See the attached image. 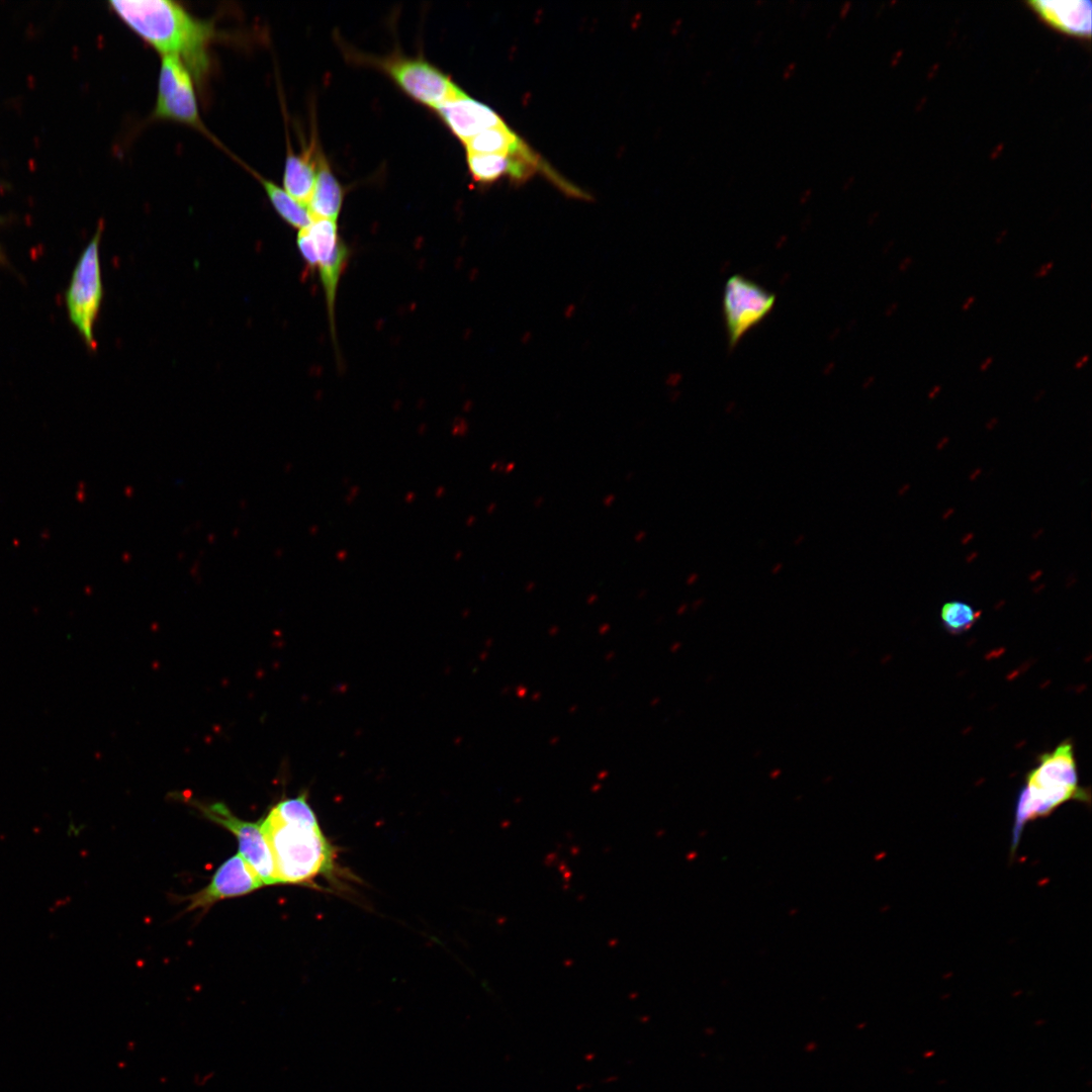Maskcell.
<instances>
[{
    "label": "cell",
    "instance_id": "cell-17",
    "mask_svg": "<svg viewBox=\"0 0 1092 1092\" xmlns=\"http://www.w3.org/2000/svg\"><path fill=\"white\" fill-rule=\"evenodd\" d=\"M255 176L261 182L276 212L287 223L299 230L310 224L312 217L305 205L296 201L284 190V188H281L274 182L256 173Z\"/></svg>",
    "mask_w": 1092,
    "mask_h": 1092
},
{
    "label": "cell",
    "instance_id": "cell-16",
    "mask_svg": "<svg viewBox=\"0 0 1092 1092\" xmlns=\"http://www.w3.org/2000/svg\"><path fill=\"white\" fill-rule=\"evenodd\" d=\"M467 154L514 155L527 145L506 123L485 129L464 144Z\"/></svg>",
    "mask_w": 1092,
    "mask_h": 1092
},
{
    "label": "cell",
    "instance_id": "cell-15",
    "mask_svg": "<svg viewBox=\"0 0 1092 1092\" xmlns=\"http://www.w3.org/2000/svg\"><path fill=\"white\" fill-rule=\"evenodd\" d=\"M343 188L322 153H318L316 176L310 199L306 205L312 219L324 218L337 221L343 203Z\"/></svg>",
    "mask_w": 1092,
    "mask_h": 1092
},
{
    "label": "cell",
    "instance_id": "cell-19",
    "mask_svg": "<svg viewBox=\"0 0 1092 1092\" xmlns=\"http://www.w3.org/2000/svg\"><path fill=\"white\" fill-rule=\"evenodd\" d=\"M296 242L298 250L307 266L311 269L315 268L317 266V253L306 228L299 230Z\"/></svg>",
    "mask_w": 1092,
    "mask_h": 1092
},
{
    "label": "cell",
    "instance_id": "cell-28",
    "mask_svg": "<svg viewBox=\"0 0 1092 1092\" xmlns=\"http://www.w3.org/2000/svg\"><path fill=\"white\" fill-rule=\"evenodd\" d=\"M939 390H940V386H939V385H936V386H935V387H934V388L932 389V391H931V392L929 393V397H933V396H934V395H935V394H936V393H937V392H938Z\"/></svg>",
    "mask_w": 1092,
    "mask_h": 1092
},
{
    "label": "cell",
    "instance_id": "cell-18",
    "mask_svg": "<svg viewBox=\"0 0 1092 1092\" xmlns=\"http://www.w3.org/2000/svg\"><path fill=\"white\" fill-rule=\"evenodd\" d=\"M981 613L962 601H949L940 609V620L944 629L954 635L970 630L979 620Z\"/></svg>",
    "mask_w": 1092,
    "mask_h": 1092
},
{
    "label": "cell",
    "instance_id": "cell-14",
    "mask_svg": "<svg viewBox=\"0 0 1092 1092\" xmlns=\"http://www.w3.org/2000/svg\"><path fill=\"white\" fill-rule=\"evenodd\" d=\"M312 142L302 153L295 154L290 145L285 159L283 188L296 201L307 205L315 182L318 152Z\"/></svg>",
    "mask_w": 1092,
    "mask_h": 1092
},
{
    "label": "cell",
    "instance_id": "cell-27",
    "mask_svg": "<svg viewBox=\"0 0 1092 1092\" xmlns=\"http://www.w3.org/2000/svg\"><path fill=\"white\" fill-rule=\"evenodd\" d=\"M835 28H836V23H833V24H831L829 26V28L827 30V34H826L827 38H829L832 35V33L835 31Z\"/></svg>",
    "mask_w": 1092,
    "mask_h": 1092
},
{
    "label": "cell",
    "instance_id": "cell-30",
    "mask_svg": "<svg viewBox=\"0 0 1092 1092\" xmlns=\"http://www.w3.org/2000/svg\"><path fill=\"white\" fill-rule=\"evenodd\" d=\"M3 261H4V256H3V253H2V251L0 249V262H3Z\"/></svg>",
    "mask_w": 1092,
    "mask_h": 1092
},
{
    "label": "cell",
    "instance_id": "cell-9",
    "mask_svg": "<svg viewBox=\"0 0 1092 1092\" xmlns=\"http://www.w3.org/2000/svg\"><path fill=\"white\" fill-rule=\"evenodd\" d=\"M317 253V269L324 288L331 331L335 337V303L341 275L347 265L349 251L341 241L337 221L314 218L306 226Z\"/></svg>",
    "mask_w": 1092,
    "mask_h": 1092
},
{
    "label": "cell",
    "instance_id": "cell-20",
    "mask_svg": "<svg viewBox=\"0 0 1092 1092\" xmlns=\"http://www.w3.org/2000/svg\"><path fill=\"white\" fill-rule=\"evenodd\" d=\"M1053 266H1054V263L1052 261L1044 264V265H1042V266H1040L1039 269L1035 272L1034 277L1039 278V277L1045 276L1050 272V270L1053 268Z\"/></svg>",
    "mask_w": 1092,
    "mask_h": 1092
},
{
    "label": "cell",
    "instance_id": "cell-24",
    "mask_svg": "<svg viewBox=\"0 0 1092 1092\" xmlns=\"http://www.w3.org/2000/svg\"><path fill=\"white\" fill-rule=\"evenodd\" d=\"M1088 358H1089V356H1088V355H1085V356H1083V357H1082L1081 359H1079V360H1078V361L1076 362V364H1075V368H1076V369H1079V368H1081L1082 366H1084V364H1085V363H1086V362L1088 361Z\"/></svg>",
    "mask_w": 1092,
    "mask_h": 1092
},
{
    "label": "cell",
    "instance_id": "cell-10",
    "mask_svg": "<svg viewBox=\"0 0 1092 1092\" xmlns=\"http://www.w3.org/2000/svg\"><path fill=\"white\" fill-rule=\"evenodd\" d=\"M263 886L256 871L238 853L215 871L206 887L185 898L189 902L186 911L209 908L217 901L244 896Z\"/></svg>",
    "mask_w": 1092,
    "mask_h": 1092
},
{
    "label": "cell",
    "instance_id": "cell-5",
    "mask_svg": "<svg viewBox=\"0 0 1092 1092\" xmlns=\"http://www.w3.org/2000/svg\"><path fill=\"white\" fill-rule=\"evenodd\" d=\"M369 64L384 72L406 95L433 109L463 92L446 74L420 57L370 58Z\"/></svg>",
    "mask_w": 1092,
    "mask_h": 1092
},
{
    "label": "cell",
    "instance_id": "cell-1",
    "mask_svg": "<svg viewBox=\"0 0 1092 1092\" xmlns=\"http://www.w3.org/2000/svg\"><path fill=\"white\" fill-rule=\"evenodd\" d=\"M269 845L277 884H308L334 871L335 850L305 794L278 802L259 821Z\"/></svg>",
    "mask_w": 1092,
    "mask_h": 1092
},
{
    "label": "cell",
    "instance_id": "cell-12",
    "mask_svg": "<svg viewBox=\"0 0 1092 1092\" xmlns=\"http://www.w3.org/2000/svg\"><path fill=\"white\" fill-rule=\"evenodd\" d=\"M1029 7L1048 24L1079 37H1090V0H1031Z\"/></svg>",
    "mask_w": 1092,
    "mask_h": 1092
},
{
    "label": "cell",
    "instance_id": "cell-29",
    "mask_svg": "<svg viewBox=\"0 0 1092 1092\" xmlns=\"http://www.w3.org/2000/svg\"><path fill=\"white\" fill-rule=\"evenodd\" d=\"M852 180H853L852 177L848 178L847 181L844 182V184H843V189L848 188L850 186Z\"/></svg>",
    "mask_w": 1092,
    "mask_h": 1092
},
{
    "label": "cell",
    "instance_id": "cell-7",
    "mask_svg": "<svg viewBox=\"0 0 1092 1092\" xmlns=\"http://www.w3.org/2000/svg\"><path fill=\"white\" fill-rule=\"evenodd\" d=\"M776 295L756 282L735 274L723 290V316L729 347L732 349L772 310Z\"/></svg>",
    "mask_w": 1092,
    "mask_h": 1092
},
{
    "label": "cell",
    "instance_id": "cell-26",
    "mask_svg": "<svg viewBox=\"0 0 1092 1092\" xmlns=\"http://www.w3.org/2000/svg\"><path fill=\"white\" fill-rule=\"evenodd\" d=\"M974 300H975V296H971V297H969V298H968V299L966 300V302H965V303L963 304V307H962V308H963V310H968V309H969V308L971 307V305H972V303L974 302Z\"/></svg>",
    "mask_w": 1092,
    "mask_h": 1092
},
{
    "label": "cell",
    "instance_id": "cell-8",
    "mask_svg": "<svg viewBox=\"0 0 1092 1092\" xmlns=\"http://www.w3.org/2000/svg\"><path fill=\"white\" fill-rule=\"evenodd\" d=\"M192 806H195L205 818L222 826L236 836L239 854L256 871L264 885H277L272 854L259 822L240 819L221 802L201 804L192 801Z\"/></svg>",
    "mask_w": 1092,
    "mask_h": 1092
},
{
    "label": "cell",
    "instance_id": "cell-11",
    "mask_svg": "<svg viewBox=\"0 0 1092 1092\" xmlns=\"http://www.w3.org/2000/svg\"><path fill=\"white\" fill-rule=\"evenodd\" d=\"M435 110L463 144L485 129L505 124L493 109L468 96L464 91Z\"/></svg>",
    "mask_w": 1092,
    "mask_h": 1092
},
{
    "label": "cell",
    "instance_id": "cell-13",
    "mask_svg": "<svg viewBox=\"0 0 1092 1092\" xmlns=\"http://www.w3.org/2000/svg\"><path fill=\"white\" fill-rule=\"evenodd\" d=\"M467 164L474 180L490 183L504 175H510L517 180L526 178L538 167L540 161L527 147L514 155L467 154Z\"/></svg>",
    "mask_w": 1092,
    "mask_h": 1092
},
{
    "label": "cell",
    "instance_id": "cell-4",
    "mask_svg": "<svg viewBox=\"0 0 1092 1092\" xmlns=\"http://www.w3.org/2000/svg\"><path fill=\"white\" fill-rule=\"evenodd\" d=\"M99 224L94 237L79 258L66 292L69 317L85 343L95 349L93 327L103 296L99 245L102 233Z\"/></svg>",
    "mask_w": 1092,
    "mask_h": 1092
},
{
    "label": "cell",
    "instance_id": "cell-25",
    "mask_svg": "<svg viewBox=\"0 0 1092 1092\" xmlns=\"http://www.w3.org/2000/svg\"><path fill=\"white\" fill-rule=\"evenodd\" d=\"M992 361H993V357H988V358H987V359H986V360H985V361H984V362H983V363L981 364V366H980V369H981V371H985V370H987V368H988V367L990 366V364L992 363Z\"/></svg>",
    "mask_w": 1092,
    "mask_h": 1092
},
{
    "label": "cell",
    "instance_id": "cell-2",
    "mask_svg": "<svg viewBox=\"0 0 1092 1092\" xmlns=\"http://www.w3.org/2000/svg\"><path fill=\"white\" fill-rule=\"evenodd\" d=\"M112 11L162 56L179 58L200 84L209 68L213 24L169 0H117Z\"/></svg>",
    "mask_w": 1092,
    "mask_h": 1092
},
{
    "label": "cell",
    "instance_id": "cell-22",
    "mask_svg": "<svg viewBox=\"0 0 1092 1092\" xmlns=\"http://www.w3.org/2000/svg\"><path fill=\"white\" fill-rule=\"evenodd\" d=\"M850 6H851V3L849 1L844 2L842 4V6H840V10H839L840 17H844L847 14V12L850 9Z\"/></svg>",
    "mask_w": 1092,
    "mask_h": 1092
},
{
    "label": "cell",
    "instance_id": "cell-21",
    "mask_svg": "<svg viewBox=\"0 0 1092 1092\" xmlns=\"http://www.w3.org/2000/svg\"><path fill=\"white\" fill-rule=\"evenodd\" d=\"M795 68H796V63L795 62L790 63L788 65V67L784 70L783 77L785 79H788L793 74Z\"/></svg>",
    "mask_w": 1092,
    "mask_h": 1092
},
{
    "label": "cell",
    "instance_id": "cell-6",
    "mask_svg": "<svg viewBox=\"0 0 1092 1092\" xmlns=\"http://www.w3.org/2000/svg\"><path fill=\"white\" fill-rule=\"evenodd\" d=\"M153 117L208 133L199 115L192 75L179 58L162 56Z\"/></svg>",
    "mask_w": 1092,
    "mask_h": 1092
},
{
    "label": "cell",
    "instance_id": "cell-3",
    "mask_svg": "<svg viewBox=\"0 0 1092 1092\" xmlns=\"http://www.w3.org/2000/svg\"><path fill=\"white\" fill-rule=\"evenodd\" d=\"M1090 791L1079 784L1074 746L1070 739L1039 756L1025 777L1015 805L1010 852L1013 856L1027 823L1049 817L1065 803L1090 804Z\"/></svg>",
    "mask_w": 1092,
    "mask_h": 1092
},
{
    "label": "cell",
    "instance_id": "cell-23",
    "mask_svg": "<svg viewBox=\"0 0 1092 1092\" xmlns=\"http://www.w3.org/2000/svg\"><path fill=\"white\" fill-rule=\"evenodd\" d=\"M912 261H913V260H912V258H911V257H906V258H905V259H904L903 261H902V263L900 264V267H899V269H900L901 271H906V270L908 269V267H909V266L911 265Z\"/></svg>",
    "mask_w": 1092,
    "mask_h": 1092
}]
</instances>
